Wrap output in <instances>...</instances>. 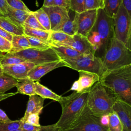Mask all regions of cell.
I'll use <instances>...</instances> for the list:
<instances>
[{"label": "cell", "instance_id": "cell-1", "mask_svg": "<svg viewBox=\"0 0 131 131\" xmlns=\"http://www.w3.org/2000/svg\"><path fill=\"white\" fill-rule=\"evenodd\" d=\"M86 37L93 47L94 55L101 58L114 37L113 18L103 9L97 10L96 20Z\"/></svg>", "mask_w": 131, "mask_h": 131}, {"label": "cell", "instance_id": "cell-2", "mask_svg": "<svg viewBox=\"0 0 131 131\" xmlns=\"http://www.w3.org/2000/svg\"><path fill=\"white\" fill-rule=\"evenodd\" d=\"M99 81L117 99L131 105V64L105 71Z\"/></svg>", "mask_w": 131, "mask_h": 131}, {"label": "cell", "instance_id": "cell-3", "mask_svg": "<svg viewBox=\"0 0 131 131\" xmlns=\"http://www.w3.org/2000/svg\"><path fill=\"white\" fill-rule=\"evenodd\" d=\"M88 93L74 91L68 96L61 97L59 102L61 106L62 113L56 123L61 131H66L79 116L86 105Z\"/></svg>", "mask_w": 131, "mask_h": 131}, {"label": "cell", "instance_id": "cell-4", "mask_svg": "<svg viewBox=\"0 0 131 131\" xmlns=\"http://www.w3.org/2000/svg\"><path fill=\"white\" fill-rule=\"evenodd\" d=\"M116 99L109 89L98 81L89 92L86 106L93 114L101 118L113 112L112 107Z\"/></svg>", "mask_w": 131, "mask_h": 131}, {"label": "cell", "instance_id": "cell-5", "mask_svg": "<svg viewBox=\"0 0 131 131\" xmlns=\"http://www.w3.org/2000/svg\"><path fill=\"white\" fill-rule=\"evenodd\" d=\"M105 70H112L131 64V50L115 36L100 58Z\"/></svg>", "mask_w": 131, "mask_h": 131}, {"label": "cell", "instance_id": "cell-6", "mask_svg": "<svg viewBox=\"0 0 131 131\" xmlns=\"http://www.w3.org/2000/svg\"><path fill=\"white\" fill-rule=\"evenodd\" d=\"M114 36L131 50V16L121 4L113 18Z\"/></svg>", "mask_w": 131, "mask_h": 131}, {"label": "cell", "instance_id": "cell-7", "mask_svg": "<svg viewBox=\"0 0 131 131\" xmlns=\"http://www.w3.org/2000/svg\"><path fill=\"white\" fill-rule=\"evenodd\" d=\"M66 131H108L107 125L99 117L93 114L87 107Z\"/></svg>", "mask_w": 131, "mask_h": 131}, {"label": "cell", "instance_id": "cell-8", "mask_svg": "<svg viewBox=\"0 0 131 131\" xmlns=\"http://www.w3.org/2000/svg\"><path fill=\"white\" fill-rule=\"evenodd\" d=\"M63 61L69 68L73 70L94 73L100 77L105 72L101 59L94 55L81 54L76 58L66 59Z\"/></svg>", "mask_w": 131, "mask_h": 131}, {"label": "cell", "instance_id": "cell-9", "mask_svg": "<svg viewBox=\"0 0 131 131\" xmlns=\"http://www.w3.org/2000/svg\"><path fill=\"white\" fill-rule=\"evenodd\" d=\"M26 61L38 65L60 60L56 52L52 48L46 49H37L29 48L19 52L12 53Z\"/></svg>", "mask_w": 131, "mask_h": 131}, {"label": "cell", "instance_id": "cell-10", "mask_svg": "<svg viewBox=\"0 0 131 131\" xmlns=\"http://www.w3.org/2000/svg\"><path fill=\"white\" fill-rule=\"evenodd\" d=\"M97 10H85L78 13L77 34L86 36L93 27L97 18Z\"/></svg>", "mask_w": 131, "mask_h": 131}, {"label": "cell", "instance_id": "cell-11", "mask_svg": "<svg viewBox=\"0 0 131 131\" xmlns=\"http://www.w3.org/2000/svg\"><path fill=\"white\" fill-rule=\"evenodd\" d=\"M41 8L47 14L51 24V30L62 24L70 17L69 11L59 6L42 7Z\"/></svg>", "mask_w": 131, "mask_h": 131}, {"label": "cell", "instance_id": "cell-12", "mask_svg": "<svg viewBox=\"0 0 131 131\" xmlns=\"http://www.w3.org/2000/svg\"><path fill=\"white\" fill-rule=\"evenodd\" d=\"M62 67H68L67 64L60 59L57 61L36 65L28 73L27 77L34 81L38 80L44 75L51 71Z\"/></svg>", "mask_w": 131, "mask_h": 131}, {"label": "cell", "instance_id": "cell-13", "mask_svg": "<svg viewBox=\"0 0 131 131\" xmlns=\"http://www.w3.org/2000/svg\"><path fill=\"white\" fill-rule=\"evenodd\" d=\"M35 66L33 63L26 61L17 64L1 67L3 73L10 76L17 80L27 77L29 71Z\"/></svg>", "mask_w": 131, "mask_h": 131}, {"label": "cell", "instance_id": "cell-14", "mask_svg": "<svg viewBox=\"0 0 131 131\" xmlns=\"http://www.w3.org/2000/svg\"><path fill=\"white\" fill-rule=\"evenodd\" d=\"M112 110L119 118L123 126L128 131H131V105L117 99Z\"/></svg>", "mask_w": 131, "mask_h": 131}, {"label": "cell", "instance_id": "cell-15", "mask_svg": "<svg viewBox=\"0 0 131 131\" xmlns=\"http://www.w3.org/2000/svg\"><path fill=\"white\" fill-rule=\"evenodd\" d=\"M59 46L71 48L79 52L81 54L94 55L92 46L86 36L76 34L72 36V39Z\"/></svg>", "mask_w": 131, "mask_h": 131}, {"label": "cell", "instance_id": "cell-16", "mask_svg": "<svg viewBox=\"0 0 131 131\" xmlns=\"http://www.w3.org/2000/svg\"><path fill=\"white\" fill-rule=\"evenodd\" d=\"M79 79L76 80L78 85V93L89 92L91 88L97 82L99 81L100 77L95 73L80 71Z\"/></svg>", "mask_w": 131, "mask_h": 131}, {"label": "cell", "instance_id": "cell-17", "mask_svg": "<svg viewBox=\"0 0 131 131\" xmlns=\"http://www.w3.org/2000/svg\"><path fill=\"white\" fill-rule=\"evenodd\" d=\"M44 100V98L36 94L30 96L24 116L20 119L25 120L29 115L32 114L39 115L43 107Z\"/></svg>", "mask_w": 131, "mask_h": 131}, {"label": "cell", "instance_id": "cell-18", "mask_svg": "<svg viewBox=\"0 0 131 131\" xmlns=\"http://www.w3.org/2000/svg\"><path fill=\"white\" fill-rule=\"evenodd\" d=\"M77 19L78 13L75 12V15L73 18H71L70 16L68 19L51 31H61L71 36H72L77 34Z\"/></svg>", "mask_w": 131, "mask_h": 131}, {"label": "cell", "instance_id": "cell-19", "mask_svg": "<svg viewBox=\"0 0 131 131\" xmlns=\"http://www.w3.org/2000/svg\"><path fill=\"white\" fill-rule=\"evenodd\" d=\"M0 27L12 35H24L23 26L16 25L4 15L0 16Z\"/></svg>", "mask_w": 131, "mask_h": 131}, {"label": "cell", "instance_id": "cell-20", "mask_svg": "<svg viewBox=\"0 0 131 131\" xmlns=\"http://www.w3.org/2000/svg\"><path fill=\"white\" fill-rule=\"evenodd\" d=\"M15 87L17 88L18 93L29 96L36 94L35 91V82L28 77L17 79Z\"/></svg>", "mask_w": 131, "mask_h": 131}, {"label": "cell", "instance_id": "cell-21", "mask_svg": "<svg viewBox=\"0 0 131 131\" xmlns=\"http://www.w3.org/2000/svg\"><path fill=\"white\" fill-rule=\"evenodd\" d=\"M31 12L14 9L7 5V13L4 16L9 18L16 25L23 26L25 20Z\"/></svg>", "mask_w": 131, "mask_h": 131}, {"label": "cell", "instance_id": "cell-22", "mask_svg": "<svg viewBox=\"0 0 131 131\" xmlns=\"http://www.w3.org/2000/svg\"><path fill=\"white\" fill-rule=\"evenodd\" d=\"M59 58L63 60L66 59L76 58L81 55L80 53L69 47L62 46H51Z\"/></svg>", "mask_w": 131, "mask_h": 131}, {"label": "cell", "instance_id": "cell-23", "mask_svg": "<svg viewBox=\"0 0 131 131\" xmlns=\"http://www.w3.org/2000/svg\"><path fill=\"white\" fill-rule=\"evenodd\" d=\"M12 48L9 53H14L31 48L29 42L25 35H13L11 40Z\"/></svg>", "mask_w": 131, "mask_h": 131}, {"label": "cell", "instance_id": "cell-24", "mask_svg": "<svg viewBox=\"0 0 131 131\" xmlns=\"http://www.w3.org/2000/svg\"><path fill=\"white\" fill-rule=\"evenodd\" d=\"M35 91L36 95L45 99H50L59 102L61 97L40 84L38 81L35 82Z\"/></svg>", "mask_w": 131, "mask_h": 131}, {"label": "cell", "instance_id": "cell-25", "mask_svg": "<svg viewBox=\"0 0 131 131\" xmlns=\"http://www.w3.org/2000/svg\"><path fill=\"white\" fill-rule=\"evenodd\" d=\"M72 39V36L61 31H50L48 42L51 46H59Z\"/></svg>", "mask_w": 131, "mask_h": 131}, {"label": "cell", "instance_id": "cell-26", "mask_svg": "<svg viewBox=\"0 0 131 131\" xmlns=\"http://www.w3.org/2000/svg\"><path fill=\"white\" fill-rule=\"evenodd\" d=\"M23 27L24 35L48 42L51 30L47 31L40 29H32L26 26Z\"/></svg>", "mask_w": 131, "mask_h": 131}, {"label": "cell", "instance_id": "cell-27", "mask_svg": "<svg viewBox=\"0 0 131 131\" xmlns=\"http://www.w3.org/2000/svg\"><path fill=\"white\" fill-rule=\"evenodd\" d=\"M17 80L5 74L0 76V94H4L6 91L15 87Z\"/></svg>", "mask_w": 131, "mask_h": 131}, {"label": "cell", "instance_id": "cell-28", "mask_svg": "<svg viewBox=\"0 0 131 131\" xmlns=\"http://www.w3.org/2000/svg\"><path fill=\"white\" fill-rule=\"evenodd\" d=\"M122 0H104V10L110 17L113 18L121 5Z\"/></svg>", "mask_w": 131, "mask_h": 131}, {"label": "cell", "instance_id": "cell-29", "mask_svg": "<svg viewBox=\"0 0 131 131\" xmlns=\"http://www.w3.org/2000/svg\"><path fill=\"white\" fill-rule=\"evenodd\" d=\"M32 13L46 30H51V24L49 18L47 14L41 8L35 11H32Z\"/></svg>", "mask_w": 131, "mask_h": 131}, {"label": "cell", "instance_id": "cell-30", "mask_svg": "<svg viewBox=\"0 0 131 131\" xmlns=\"http://www.w3.org/2000/svg\"><path fill=\"white\" fill-rule=\"evenodd\" d=\"M107 128L108 131H122L123 125L114 112L108 116Z\"/></svg>", "mask_w": 131, "mask_h": 131}, {"label": "cell", "instance_id": "cell-31", "mask_svg": "<svg viewBox=\"0 0 131 131\" xmlns=\"http://www.w3.org/2000/svg\"><path fill=\"white\" fill-rule=\"evenodd\" d=\"M25 61H26L21 58H20L12 53H7L3 55L0 62V66H10Z\"/></svg>", "mask_w": 131, "mask_h": 131}, {"label": "cell", "instance_id": "cell-32", "mask_svg": "<svg viewBox=\"0 0 131 131\" xmlns=\"http://www.w3.org/2000/svg\"><path fill=\"white\" fill-rule=\"evenodd\" d=\"M25 36L29 42L31 48L37 49H46L51 48V45L47 41H45L27 35Z\"/></svg>", "mask_w": 131, "mask_h": 131}, {"label": "cell", "instance_id": "cell-33", "mask_svg": "<svg viewBox=\"0 0 131 131\" xmlns=\"http://www.w3.org/2000/svg\"><path fill=\"white\" fill-rule=\"evenodd\" d=\"M23 26H26L32 29L46 30L39 23L36 17L32 13V11H31V12L25 20Z\"/></svg>", "mask_w": 131, "mask_h": 131}, {"label": "cell", "instance_id": "cell-34", "mask_svg": "<svg viewBox=\"0 0 131 131\" xmlns=\"http://www.w3.org/2000/svg\"><path fill=\"white\" fill-rule=\"evenodd\" d=\"M20 121L17 120L8 123H0V131H14L19 129Z\"/></svg>", "mask_w": 131, "mask_h": 131}, {"label": "cell", "instance_id": "cell-35", "mask_svg": "<svg viewBox=\"0 0 131 131\" xmlns=\"http://www.w3.org/2000/svg\"><path fill=\"white\" fill-rule=\"evenodd\" d=\"M6 2L9 6L14 9L22 10L28 12H31L32 11L21 0H6Z\"/></svg>", "mask_w": 131, "mask_h": 131}, {"label": "cell", "instance_id": "cell-36", "mask_svg": "<svg viewBox=\"0 0 131 131\" xmlns=\"http://www.w3.org/2000/svg\"><path fill=\"white\" fill-rule=\"evenodd\" d=\"M104 8V0H85V10Z\"/></svg>", "mask_w": 131, "mask_h": 131}, {"label": "cell", "instance_id": "cell-37", "mask_svg": "<svg viewBox=\"0 0 131 131\" xmlns=\"http://www.w3.org/2000/svg\"><path fill=\"white\" fill-rule=\"evenodd\" d=\"M85 0H70V10L77 13L85 11Z\"/></svg>", "mask_w": 131, "mask_h": 131}, {"label": "cell", "instance_id": "cell-38", "mask_svg": "<svg viewBox=\"0 0 131 131\" xmlns=\"http://www.w3.org/2000/svg\"><path fill=\"white\" fill-rule=\"evenodd\" d=\"M20 123L19 130L21 131H38L40 126H37L30 124L25 121H23L20 119Z\"/></svg>", "mask_w": 131, "mask_h": 131}, {"label": "cell", "instance_id": "cell-39", "mask_svg": "<svg viewBox=\"0 0 131 131\" xmlns=\"http://www.w3.org/2000/svg\"><path fill=\"white\" fill-rule=\"evenodd\" d=\"M11 48V42L0 36V51L7 53L10 52Z\"/></svg>", "mask_w": 131, "mask_h": 131}, {"label": "cell", "instance_id": "cell-40", "mask_svg": "<svg viewBox=\"0 0 131 131\" xmlns=\"http://www.w3.org/2000/svg\"><path fill=\"white\" fill-rule=\"evenodd\" d=\"M39 116L38 114H32L29 115L25 120H23V121H25L32 125L40 126V125L39 124Z\"/></svg>", "mask_w": 131, "mask_h": 131}, {"label": "cell", "instance_id": "cell-41", "mask_svg": "<svg viewBox=\"0 0 131 131\" xmlns=\"http://www.w3.org/2000/svg\"><path fill=\"white\" fill-rule=\"evenodd\" d=\"M53 6H59L70 10V0H54Z\"/></svg>", "mask_w": 131, "mask_h": 131}, {"label": "cell", "instance_id": "cell-42", "mask_svg": "<svg viewBox=\"0 0 131 131\" xmlns=\"http://www.w3.org/2000/svg\"><path fill=\"white\" fill-rule=\"evenodd\" d=\"M38 131H61L60 129L57 126L56 123L46 125V126H40V129Z\"/></svg>", "mask_w": 131, "mask_h": 131}, {"label": "cell", "instance_id": "cell-43", "mask_svg": "<svg viewBox=\"0 0 131 131\" xmlns=\"http://www.w3.org/2000/svg\"><path fill=\"white\" fill-rule=\"evenodd\" d=\"M121 4L126 10L128 14L131 16V0H122Z\"/></svg>", "mask_w": 131, "mask_h": 131}, {"label": "cell", "instance_id": "cell-44", "mask_svg": "<svg viewBox=\"0 0 131 131\" xmlns=\"http://www.w3.org/2000/svg\"><path fill=\"white\" fill-rule=\"evenodd\" d=\"M0 36L11 42L13 35L0 27Z\"/></svg>", "mask_w": 131, "mask_h": 131}, {"label": "cell", "instance_id": "cell-45", "mask_svg": "<svg viewBox=\"0 0 131 131\" xmlns=\"http://www.w3.org/2000/svg\"><path fill=\"white\" fill-rule=\"evenodd\" d=\"M11 120L9 118L5 112L0 108V123H8Z\"/></svg>", "mask_w": 131, "mask_h": 131}, {"label": "cell", "instance_id": "cell-46", "mask_svg": "<svg viewBox=\"0 0 131 131\" xmlns=\"http://www.w3.org/2000/svg\"><path fill=\"white\" fill-rule=\"evenodd\" d=\"M7 5L6 0H0V11L3 15L7 13Z\"/></svg>", "mask_w": 131, "mask_h": 131}, {"label": "cell", "instance_id": "cell-47", "mask_svg": "<svg viewBox=\"0 0 131 131\" xmlns=\"http://www.w3.org/2000/svg\"><path fill=\"white\" fill-rule=\"evenodd\" d=\"M18 94V93L16 92H14V93H7V94H0V101H2L3 100H5L9 97H10L11 96H13L16 94Z\"/></svg>", "mask_w": 131, "mask_h": 131}, {"label": "cell", "instance_id": "cell-48", "mask_svg": "<svg viewBox=\"0 0 131 131\" xmlns=\"http://www.w3.org/2000/svg\"><path fill=\"white\" fill-rule=\"evenodd\" d=\"M54 0H44L43 7H50L53 6Z\"/></svg>", "mask_w": 131, "mask_h": 131}, {"label": "cell", "instance_id": "cell-49", "mask_svg": "<svg viewBox=\"0 0 131 131\" xmlns=\"http://www.w3.org/2000/svg\"><path fill=\"white\" fill-rule=\"evenodd\" d=\"M4 54H3V53L2 52H1V51H0V62H1V58H2V56H3V55ZM1 67V66H0Z\"/></svg>", "mask_w": 131, "mask_h": 131}, {"label": "cell", "instance_id": "cell-50", "mask_svg": "<svg viewBox=\"0 0 131 131\" xmlns=\"http://www.w3.org/2000/svg\"><path fill=\"white\" fill-rule=\"evenodd\" d=\"M122 131H128L126 128H125V127H124L123 126V129H122Z\"/></svg>", "mask_w": 131, "mask_h": 131}, {"label": "cell", "instance_id": "cell-51", "mask_svg": "<svg viewBox=\"0 0 131 131\" xmlns=\"http://www.w3.org/2000/svg\"><path fill=\"white\" fill-rule=\"evenodd\" d=\"M3 73H2V70H1V67H0V76L2 75V74H3Z\"/></svg>", "mask_w": 131, "mask_h": 131}, {"label": "cell", "instance_id": "cell-52", "mask_svg": "<svg viewBox=\"0 0 131 131\" xmlns=\"http://www.w3.org/2000/svg\"><path fill=\"white\" fill-rule=\"evenodd\" d=\"M2 15H3V14H2V13L1 12V11H0V16H2Z\"/></svg>", "mask_w": 131, "mask_h": 131}]
</instances>
